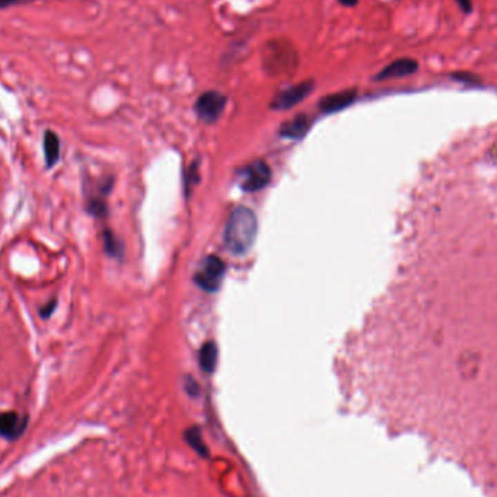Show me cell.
<instances>
[{
	"label": "cell",
	"instance_id": "cell-7",
	"mask_svg": "<svg viewBox=\"0 0 497 497\" xmlns=\"http://www.w3.org/2000/svg\"><path fill=\"white\" fill-rule=\"evenodd\" d=\"M418 70H419V63L413 59H407V57H404V59L394 60L393 63L386 66L374 79L377 82H384V80H391V79L407 77V76L415 75Z\"/></svg>",
	"mask_w": 497,
	"mask_h": 497
},
{
	"label": "cell",
	"instance_id": "cell-3",
	"mask_svg": "<svg viewBox=\"0 0 497 497\" xmlns=\"http://www.w3.org/2000/svg\"><path fill=\"white\" fill-rule=\"evenodd\" d=\"M227 105V97L216 91H208L203 93L195 104V112L198 118L207 124L216 122Z\"/></svg>",
	"mask_w": 497,
	"mask_h": 497
},
{
	"label": "cell",
	"instance_id": "cell-13",
	"mask_svg": "<svg viewBox=\"0 0 497 497\" xmlns=\"http://www.w3.org/2000/svg\"><path fill=\"white\" fill-rule=\"evenodd\" d=\"M188 439H189V445L198 452V453H205L207 449L204 447V442H203V438H201V433L192 429L188 432Z\"/></svg>",
	"mask_w": 497,
	"mask_h": 497
},
{
	"label": "cell",
	"instance_id": "cell-8",
	"mask_svg": "<svg viewBox=\"0 0 497 497\" xmlns=\"http://www.w3.org/2000/svg\"><path fill=\"white\" fill-rule=\"evenodd\" d=\"M357 96H358L357 89L340 91V92L324 96L320 101L319 106L323 113H335V112L344 111L348 106H350L355 101H357Z\"/></svg>",
	"mask_w": 497,
	"mask_h": 497
},
{
	"label": "cell",
	"instance_id": "cell-2",
	"mask_svg": "<svg viewBox=\"0 0 497 497\" xmlns=\"http://www.w3.org/2000/svg\"><path fill=\"white\" fill-rule=\"evenodd\" d=\"M225 274V265L224 262L217 256H208L200 271L195 275V282L200 285L203 290L208 292H214L220 288L223 278Z\"/></svg>",
	"mask_w": 497,
	"mask_h": 497
},
{
	"label": "cell",
	"instance_id": "cell-5",
	"mask_svg": "<svg viewBox=\"0 0 497 497\" xmlns=\"http://www.w3.org/2000/svg\"><path fill=\"white\" fill-rule=\"evenodd\" d=\"M315 89V83L311 80L307 82H301L298 84H294L291 88H287L281 91L275 97L274 101L271 102V108L276 109V111H282V109H291L295 105H298L300 102H303L304 99L313 92Z\"/></svg>",
	"mask_w": 497,
	"mask_h": 497
},
{
	"label": "cell",
	"instance_id": "cell-14",
	"mask_svg": "<svg viewBox=\"0 0 497 497\" xmlns=\"http://www.w3.org/2000/svg\"><path fill=\"white\" fill-rule=\"evenodd\" d=\"M105 247L112 254V256H115V254H118V252H120V249L117 246V241H115V238H113V236L111 233L105 234Z\"/></svg>",
	"mask_w": 497,
	"mask_h": 497
},
{
	"label": "cell",
	"instance_id": "cell-4",
	"mask_svg": "<svg viewBox=\"0 0 497 497\" xmlns=\"http://www.w3.org/2000/svg\"><path fill=\"white\" fill-rule=\"evenodd\" d=\"M240 187L246 192L265 188L271 180V169L263 160H254L240 172Z\"/></svg>",
	"mask_w": 497,
	"mask_h": 497
},
{
	"label": "cell",
	"instance_id": "cell-16",
	"mask_svg": "<svg viewBox=\"0 0 497 497\" xmlns=\"http://www.w3.org/2000/svg\"><path fill=\"white\" fill-rule=\"evenodd\" d=\"M453 77L460 79V82H473V83L477 82L474 76H468L467 73H456V75H453Z\"/></svg>",
	"mask_w": 497,
	"mask_h": 497
},
{
	"label": "cell",
	"instance_id": "cell-15",
	"mask_svg": "<svg viewBox=\"0 0 497 497\" xmlns=\"http://www.w3.org/2000/svg\"><path fill=\"white\" fill-rule=\"evenodd\" d=\"M456 2L458 3L460 9L464 13H471L473 12V0H456Z\"/></svg>",
	"mask_w": 497,
	"mask_h": 497
},
{
	"label": "cell",
	"instance_id": "cell-18",
	"mask_svg": "<svg viewBox=\"0 0 497 497\" xmlns=\"http://www.w3.org/2000/svg\"><path fill=\"white\" fill-rule=\"evenodd\" d=\"M17 2H18V0H0V8L12 5V3H17Z\"/></svg>",
	"mask_w": 497,
	"mask_h": 497
},
{
	"label": "cell",
	"instance_id": "cell-1",
	"mask_svg": "<svg viewBox=\"0 0 497 497\" xmlns=\"http://www.w3.org/2000/svg\"><path fill=\"white\" fill-rule=\"evenodd\" d=\"M256 236L258 218L254 212L246 207H237L225 225V246L234 254H243L252 247Z\"/></svg>",
	"mask_w": 497,
	"mask_h": 497
},
{
	"label": "cell",
	"instance_id": "cell-17",
	"mask_svg": "<svg viewBox=\"0 0 497 497\" xmlns=\"http://www.w3.org/2000/svg\"><path fill=\"white\" fill-rule=\"evenodd\" d=\"M358 2H359V0H339V3H340V5H344V6H346V8H353V6H357V5H358Z\"/></svg>",
	"mask_w": 497,
	"mask_h": 497
},
{
	"label": "cell",
	"instance_id": "cell-10",
	"mask_svg": "<svg viewBox=\"0 0 497 497\" xmlns=\"http://www.w3.org/2000/svg\"><path fill=\"white\" fill-rule=\"evenodd\" d=\"M310 126H311L310 117H307L306 113H300V115H297L295 118L290 120L288 122L282 124L279 133L282 137L298 140V138H303L307 134Z\"/></svg>",
	"mask_w": 497,
	"mask_h": 497
},
{
	"label": "cell",
	"instance_id": "cell-12",
	"mask_svg": "<svg viewBox=\"0 0 497 497\" xmlns=\"http://www.w3.org/2000/svg\"><path fill=\"white\" fill-rule=\"evenodd\" d=\"M217 358H218V350H217L216 344L208 342L201 348L200 364H201V368L204 369L205 373L214 371L216 364H217Z\"/></svg>",
	"mask_w": 497,
	"mask_h": 497
},
{
	"label": "cell",
	"instance_id": "cell-11",
	"mask_svg": "<svg viewBox=\"0 0 497 497\" xmlns=\"http://www.w3.org/2000/svg\"><path fill=\"white\" fill-rule=\"evenodd\" d=\"M44 151L48 167H53L60 158V140L53 131H47L44 135Z\"/></svg>",
	"mask_w": 497,
	"mask_h": 497
},
{
	"label": "cell",
	"instance_id": "cell-6",
	"mask_svg": "<svg viewBox=\"0 0 497 497\" xmlns=\"http://www.w3.org/2000/svg\"><path fill=\"white\" fill-rule=\"evenodd\" d=\"M295 63L294 50L288 46H269L268 54H265V66L271 73H282L291 68Z\"/></svg>",
	"mask_w": 497,
	"mask_h": 497
},
{
	"label": "cell",
	"instance_id": "cell-9",
	"mask_svg": "<svg viewBox=\"0 0 497 497\" xmlns=\"http://www.w3.org/2000/svg\"><path fill=\"white\" fill-rule=\"evenodd\" d=\"M26 419L21 418L15 411H5L0 413V436H3L9 441L18 439L25 431Z\"/></svg>",
	"mask_w": 497,
	"mask_h": 497
}]
</instances>
